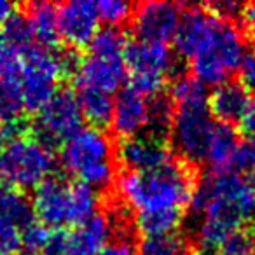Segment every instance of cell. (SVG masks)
<instances>
[{
	"label": "cell",
	"instance_id": "obj_37",
	"mask_svg": "<svg viewBox=\"0 0 255 255\" xmlns=\"http://www.w3.org/2000/svg\"><path fill=\"white\" fill-rule=\"evenodd\" d=\"M240 126L247 133V136H254L255 138V95L248 102L247 110H245L243 117L240 119Z\"/></svg>",
	"mask_w": 255,
	"mask_h": 255
},
{
	"label": "cell",
	"instance_id": "obj_25",
	"mask_svg": "<svg viewBox=\"0 0 255 255\" xmlns=\"http://www.w3.org/2000/svg\"><path fill=\"white\" fill-rule=\"evenodd\" d=\"M128 47L126 35L121 28L107 26L96 32L89 42V54L105 58H124V51Z\"/></svg>",
	"mask_w": 255,
	"mask_h": 255
},
{
	"label": "cell",
	"instance_id": "obj_22",
	"mask_svg": "<svg viewBox=\"0 0 255 255\" xmlns=\"http://www.w3.org/2000/svg\"><path fill=\"white\" fill-rule=\"evenodd\" d=\"M184 210H157V212L136 213V227L143 236L175 233L182 224Z\"/></svg>",
	"mask_w": 255,
	"mask_h": 255
},
{
	"label": "cell",
	"instance_id": "obj_41",
	"mask_svg": "<svg viewBox=\"0 0 255 255\" xmlns=\"http://www.w3.org/2000/svg\"><path fill=\"white\" fill-rule=\"evenodd\" d=\"M196 255H213V254H210V252H201V254H196Z\"/></svg>",
	"mask_w": 255,
	"mask_h": 255
},
{
	"label": "cell",
	"instance_id": "obj_40",
	"mask_svg": "<svg viewBox=\"0 0 255 255\" xmlns=\"http://www.w3.org/2000/svg\"><path fill=\"white\" fill-rule=\"evenodd\" d=\"M5 47V42H4V37H2V32H0V51Z\"/></svg>",
	"mask_w": 255,
	"mask_h": 255
},
{
	"label": "cell",
	"instance_id": "obj_42",
	"mask_svg": "<svg viewBox=\"0 0 255 255\" xmlns=\"http://www.w3.org/2000/svg\"><path fill=\"white\" fill-rule=\"evenodd\" d=\"M0 136H2V126H0Z\"/></svg>",
	"mask_w": 255,
	"mask_h": 255
},
{
	"label": "cell",
	"instance_id": "obj_23",
	"mask_svg": "<svg viewBox=\"0 0 255 255\" xmlns=\"http://www.w3.org/2000/svg\"><path fill=\"white\" fill-rule=\"evenodd\" d=\"M138 255H189V243L177 231L143 236L138 245Z\"/></svg>",
	"mask_w": 255,
	"mask_h": 255
},
{
	"label": "cell",
	"instance_id": "obj_29",
	"mask_svg": "<svg viewBox=\"0 0 255 255\" xmlns=\"http://www.w3.org/2000/svg\"><path fill=\"white\" fill-rule=\"evenodd\" d=\"M171 100L175 105L180 103H192V102H206V86L201 84L196 77L189 75H178L171 84Z\"/></svg>",
	"mask_w": 255,
	"mask_h": 255
},
{
	"label": "cell",
	"instance_id": "obj_14",
	"mask_svg": "<svg viewBox=\"0 0 255 255\" xmlns=\"http://www.w3.org/2000/svg\"><path fill=\"white\" fill-rule=\"evenodd\" d=\"M72 75H74V84L77 89L89 88L112 95L123 86L126 79V65H124V58H105L88 54L77 61V65L72 70Z\"/></svg>",
	"mask_w": 255,
	"mask_h": 255
},
{
	"label": "cell",
	"instance_id": "obj_1",
	"mask_svg": "<svg viewBox=\"0 0 255 255\" xmlns=\"http://www.w3.org/2000/svg\"><path fill=\"white\" fill-rule=\"evenodd\" d=\"M173 40L177 53L191 61L192 74L205 86L226 82L247 53L243 33L203 7L182 12Z\"/></svg>",
	"mask_w": 255,
	"mask_h": 255
},
{
	"label": "cell",
	"instance_id": "obj_36",
	"mask_svg": "<svg viewBox=\"0 0 255 255\" xmlns=\"http://www.w3.org/2000/svg\"><path fill=\"white\" fill-rule=\"evenodd\" d=\"M100 255H138V248H135V245L128 240H117L107 245Z\"/></svg>",
	"mask_w": 255,
	"mask_h": 255
},
{
	"label": "cell",
	"instance_id": "obj_7",
	"mask_svg": "<svg viewBox=\"0 0 255 255\" xmlns=\"http://www.w3.org/2000/svg\"><path fill=\"white\" fill-rule=\"evenodd\" d=\"M23 68L19 86H21L25 109L40 110L58 91V81L65 72H72L79 60L74 54H58L47 47L32 46L21 53Z\"/></svg>",
	"mask_w": 255,
	"mask_h": 255
},
{
	"label": "cell",
	"instance_id": "obj_21",
	"mask_svg": "<svg viewBox=\"0 0 255 255\" xmlns=\"http://www.w3.org/2000/svg\"><path fill=\"white\" fill-rule=\"evenodd\" d=\"M75 98H77L82 119H88L91 123V126L100 128L103 124H109L114 105V100L109 93L98 91V89L81 88L77 89Z\"/></svg>",
	"mask_w": 255,
	"mask_h": 255
},
{
	"label": "cell",
	"instance_id": "obj_16",
	"mask_svg": "<svg viewBox=\"0 0 255 255\" xmlns=\"http://www.w3.org/2000/svg\"><path fill=\"white\" fill-rule=\"evenodd\" d=\"M149 103L150 100L131 88L123 89L112 105L109 121L112 131L123 140L142 135L149 124Z\"/></svg>",
	"mask_w": 255,
	"mask_h": 255
},
{
	"label": "cell",
	"instance_id": "obj_11",
	"mask_svg": "<svg viewBox=\"0 0 255 255\" xmlns=\"http://www.w3.org/2000/svg\"><path fill=\"white\" fill-rule=\"evenodd\" d=\"M82 128V114L77 98L68 89L56 91L54 96L37 110L35 131L37 138L46 145L65 142Z\"/></svg>",
	"mask_w": 255,
	"mask_h": 255
},
{
	"label": "cell",
	"instance_id": "obj_32",
	"mask_svg": "<svg viewBox=\"0 0 255 255\" xmlns=\"http://www.w3.org/2000/svg\"><path fill=\"white\" fill-rule=\"evenodd\" d=\"M234 170L248 178H255V138L247 136L240 140L233 157Z\"/></svg>",
	"mask_w": 255,
	"mask_h": 255
},
{
	"label": "cell",
	"instance_id": "obj_6",
	"mask_svg": "<svg viewBox=\"0 0 255 255\" xmlns=\"http://www.w3.org/2000/svg\"><path fill=\"white\" fill-rule=\"evenodd\" d=\"M54 156L49 145L33 136H18L5 142L0 150V175L18 191L37 189L51 178Z\"/></svg>",
	"mask_w": 255,
	"mask_h": 255
},
{
	"label": "cell",
	"instance_id": "obj_8",
	"mask_svg": "<svg viewBox=\"0 0 255 255\" xmlns=\"http://www.w3.org/2000/svg\"><path fill=\"white\" fill-rule=\"evenodd\" d=\"M124 65L129 70V88L149 98L163 89L164 77L175 67V60L166 44L135 40L124 51Z\"/></svg>",
	"mask_w": 255,
	"mask_h": 255
},
{
	"label": "cell",
	"instance_id": "obj_39",
	"mask_svg": "<svg viewBox=\"0 0 255 255\" xmlns=\"http://www.w3.org/2000/svg\"><path fill=\"white\" fill-rule=\"evenodd\" d=\"M12 14H14V5H12L11 2L0 0V25H4Z\"/></svg>",
	"mask_w": 255,
	"mask_h": 255
},
{
	"label": "cell",
	"instance_id": "obj_13",
	"mask_svg": "<svg viewBox=\"0 0 255 255\" xmlns=\"http://www.w3.org/2000/svg\"><path fill=\"white\" fill-rule=\"evenodd\" d=\"M117 161L131 173H147L166 166L173 159L163 138L152 135H138L119 143Z\"/></svg>",
	"mask_w": 255,
	"mask_h": 255
},
{
	"label": "cell",
	"instance_id": "obj_44",
	"mask_svg": "<svg viewBox=\"0 0 255 255\" xmlns=\"http://www.w3.org/2000/svg\"><path fill=\"white\" fill-rule=\"evenodd\" d=\"M0 255H4V254H0Z\"/></svg>",
	"mask_w": 255,
	"mask_h": 255
},
{
	"label": "cell",
	"instance_id": "obj_19",
	"mask_svg": "<svg viewBox=\"0 0 255 255\" xmlns=\"http://www.w3.org/2000/svg\"><path fill=\"white\" fill-rule=\"evenodd\" d=\"M30 30H32L33 40L37 46L47 47L58 42L60 39V30H58V7H54L49 2H35L28 5L26 11Z\"/></svg>",
	"mask_w": 255,
	"mask_h": 255
},
{
	"label": "cell",
	"instance_id": "obj_4",
	"mask_svg": "<svg viewBox=\"0 0 255 255\" xmlns=\"http://www.w3.org/2000/svg\"><path fill=\"white\" fill-rule=\"evenodd\" d=\"M61 166L91 189H107L116 178L114 145L100 128L86 126L65 140L60 150Z\"/></svg>",
	"mask_w": 255,
	"mask_h": 255
},
{
	"label": "cell",
	"instance_id": "obj_35",
	"mask_svg": "<svg viewBox=\"0 0 255 255\" xmlns=\"http://www.w3.org/2000/svg\"><path fill=\"white\" fill-rule=\"evenodd\" d=\"M241 9H243L241 4L231 2V0H227V2H213V4L208 5V11L212 12V14H215L217 18H220V19H226V21H229L233 16L240 14Z\"/></svg>",
	"mask_w": 255,
	"mask_h": 255
},
{
	"label": "cell",
	"instance_id": "obj_12",
	"mask_svg": "<svg viewBox=\"0 0 255 255\" xmlns=\"http://www.w3.org/2000/svg\"><path fill=\"white\" fill-rule=\"evenodd\" d=\"M180 16V7L173 2H143L133 14V28L138 40L166 44L177 33Z\"/></svg>",
	"mask_w": 255,
	"mask_h": 255
},
{
	"label": "cell",
	"instance_id": "obj_3",
	"mask_svg": "<svg viewBox=\"0 0 255 255\" xmlns=\"http://www.w3.org/2000/svg\"><path fill=\"white\" fill-rule=\"evenodd\" d=\"M194 185L192 171L171 161L166 166L147 173H123L117 178V194L136 213L182 210L191 203Z\"/></svg>",
	"mask_w": 255,
	"mask_h": 255
},
{
	"label": "cell",
	"instance_id": "obj_10",
	"mask_svg": "<svg viewBox=\"0 0 255 255\" xmlns=\"http://www.w3.org/2000/svg\"><path fill=\"white\" fill-rule=\"evenodd\" d=\"M114 227L109 215L96 213L72 231H51L44 255H100L109 245Z\"/></svg>",
	"mask_w": 255,
	"mask_h": 255
},
{
	"label": "cell",
	"instance_id": "obj_43",
	"mask_svg": "<svg viewBox=\"0 0 255 255\" xmlns=\"http://www.w3.org/2000/svg\"><path fill=\"white\" fill-rule=\"evenodd\" d=\"M252 217H254V219H255V208H254V215H252Z\"/></svg>",
	"mask_w": 255,
	"mask_h": 255
},
{
	"label": "cell",
	"instance_id": "obj_30",
	"mask_svg": "<svg viewBox=\"0 0 255 255\" xmlns=\"http://www.w3.org/2000/svg\"><path fill=\"white\" fill-rule=\"evenodd\" d=\"M217 250H219V255H254L255 233L250 229L238 227L224 238V241Z\"/></svg>",
	"mask_w": 255,
	"mask_h": 255
},
{
	"label": "cell",
	"instance_id": "obj_18",
	"mask_svg": "<svg viewBox=\"0 0 255 255\" xmlns=\"http://www.w3.org/2000/svg\"><path fill=\"white\" fill-rule=\"evenodd\" d=\"M238 133L231 124L215 123L213 124L212 135H210L208 145H206L205 161L215 171L227 170L229 164H233L234 152L238 149Z\"/></svg>",
	"mask_w": 255,
	"mask_h": 255
},
{
	"label": "cell",
	"instance_id": "obj_9",
	"mask_svg": "<svg viewBox=\"0 0 255 255\" xmlns=\"http://www.w3.org/2000/svg\"><path fill=\"white\" fill-rule=\"evenodd\" d=\"M213 116L206 102L175 105L170 135L173 147L184 159L191 163L205 161L206 145L213 129Z\"/></svg>",
	"mask_w": 255,
	"mask_h": 255
},
{
	"label": "cell",
	"instance_id": "obj_33",
	"mask_svg": "<svg viewBox=\"0 0 255 255\" xmlns=\"http://www.w3.org/2000/svg\"><path fill=\"white\" fill-rule=\"evenodd\" d=\"M19 233L21 229L0 220V254L11 255L19 250Z\"/></svg>",
	"mask_w": 255,
	"mask_h": 255
},
{
	"label": "cell",
	"instance_id": "obj_34",
	"mask_svg": "<svg viewBox=\"0 0 255 255\" xmlns=\"http://www.w3.org/2000/svg\"><path fill=\"white\" fill-rule=\"evenodd\" d=\"M238 70L241 75V84L247 89L255 91V46L252 49H247Z\"/></svg>",
	"mask_w": 255,
	"mask_h": 255
},
{
	"label": "cell",
	"instance_id": "obj_28",
	"mask_svg": "<svg viewBox=\"0 0 255 255\" xmlns=\"http://www.w3.org/2000/svg\"><path fill=\"white\" fill-rule=\"evenodd\" d=\"M51 231L40 222H30L19 233V252L23 255H44Z\"/></svg>",
	"mask_w": 255,
	"mask_h": 255
},
{
	"label": "cell",
	"instance_id": "obj_26",
	"mask_svg": "<svg viewBox=\"0 0 255 255\" xmlns=\"http://www.w3.org/2000/svg\"><path fill=\"white\" fill-rule=\"evenodd\" d=\"M2 37H4V42L7 47L18 51V53H25L26 49H30L33 44V35L32 30H30L28 19L25 14H14L7 19V21L2 25Z\"/></svg>",
	"mask_w": 255,
	"mask_h": 255
},
{
	"label": "cell",
	"instance_id": "obj_38",
	"mask_svg": "<svg viewBox=\"0 0 255 255\" xmlns=\"http://www.w3.org/2000/svg\"><path fill=\"white\" fill-rule=\"evenodd\" d=\"M240 14H241V21H243L245 30H247L252 37H255V2L245 5Z\"/></svg>",
	"mask_w": 255,
	"mask_h": 255
},
{
	"label": "cell",
	"instance_id": "obj_15",
	"mask_svg": "<svg viewBox=\"0 0 255 255\" xmlns=\"http://www.w3.org/2000/svg\"><path fill=\"white\" fill-rule=\"evenodd\" d=\"M98 11L95 2L70 0L58 7V30L60 37L74 47L86 46L98 32Z\"/></svg>",
	"mask_w": 255,
	"mask_h": 255
},
{
	"label": "cell",
	"instance_id": "obj_20",
	"mask_svg": "<svg viewBox=\"0 0 255 255\" xmlns=\"http://www.w3.org/2000/svg\"><path fill=\"white\" fill-rule=\"evenodd\" d=\"M0 220L23 229L33 222V206L25 194L7 184H0Z\"/></svg>",
	"mask_w": 255,
	"mask_h": 255
},
{
	"label": "cell",
	"instance_id": "obj_5",
	"mask_svg": "<svg viewBox=\"0 0 255 255\" xmlns=\"http://www.w3.org/2000/svg\"><path fill=\"white\" fill-rule=\"evenodd\" d=\"M32 206L33 215L47 229L63 231L96 215L98 194L81 182L68 184L61 178H47L35 189Z\"/></svg>",
	"mask_w": 255,
	"mask_h": 255
},
{
	"label": "cell",
	"instance_id": "obj_17",
	"mask_svg": "<svg viewBox=\"0 0 255 255\" xmlns=\"http://www.w3.org/2000/svg\"><path fill=\"white\" fill-rule=\"evenodd\" d=\"M250 102L248 89L241 82L226 81L215 86L212 95L208 96V109L219 123L231 124L243 117Z\"/></svg>",
	"mask_w": 255,
	"mask_h": 255
},
{
	"label": "cell",
	"instance_id": "obj_27",
	"mask_svg": "<svg viewBox=\"0 0 255 255\" xmlns=\"http://www.w3.org/2000/svg\"><path fill=\"white\" fill-rule=\"evenodd\" d=\"M173 110L175 107L171 105V102L163 96H154L149 103V135L161 138V135L170 131L171 119H173Z\"/></svg>",
	"mask_w": 255,
	"mask_h": 255
},
{
	"label": "cell",
	"instance_id": "obj_24",
	"mask_svg": "<svg viewBox=\"0 0 255 255\" xmlns=\"http://www.w3.org/2000/svg\"><path fill=\"white\" fill-rule=\"evenodd\" d=\"M25 110L19 77H7L0 75V121L12 123L21 119Z\"/></svg>",
	"mask_w": 255,
	"mask_h": 255
},
{
	"label": "cell",
	"instance_id": "obj_45",
	"mask_svg": "<svg viewBox=\"0 0 255 255\" xmlns=\"http://www.w3.org/2000/svg\"><path fill=\"white\" fill-rule=\"evenodd\" d=\"M254 255H255V254H254Z\"/></svg>",
	"mask_w": 255,
	"mask_h": 255
},
{
	"label": "cell",
	"instance_id": "obj_2",
	"mask_svg": "<svg viewBox=\"0 0 255 255\" xmlns=\"http://www.w3.org/2000/svg\"><path fill=\"white\" fill-rule=\"evenodd\" d=\"M191 208L199 220H208L233 231L254 215L255 182L238 171L219 170L206 173L194 185Z\"/></svg>",
	"mask_w": 255,
	"mask_h": 255
},
{
	"label": "cell",
	"instance_id": "obj_31",
	"mask_svg": "<svg viewBox=\"0 0 255 255\" xmlns=\"http://www.w3.org/2000/svg\"><path fill=\"white\" fill-rule=\"evenodd\" d=\"M96 11L100 21H105L107 26L119 28L131 16V4L124 0H100L96 2Z\"/></svg>",
	"mask_w": 255,
	"mask_h": 255
}]
</instances>
